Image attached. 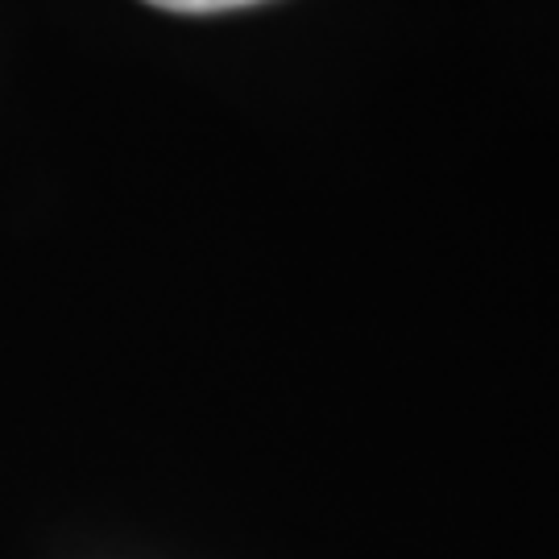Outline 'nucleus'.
Instances as JSON below:
<instances>
[{"instance_id": "obj_1", "label": "nucleus", "mask_w": 559, "mask_h": 559, "mask_svg": "<svg viewBox=\"0 0 559 559\" xmlns=\"http://www.w3.org/2000/svg\"><path fill=\"white\" fill-rule=\"evenodd\" d=\"M154 9H170V13H224V9H245V4H261V0H145Z\"/></svg>"}]
</instances>
